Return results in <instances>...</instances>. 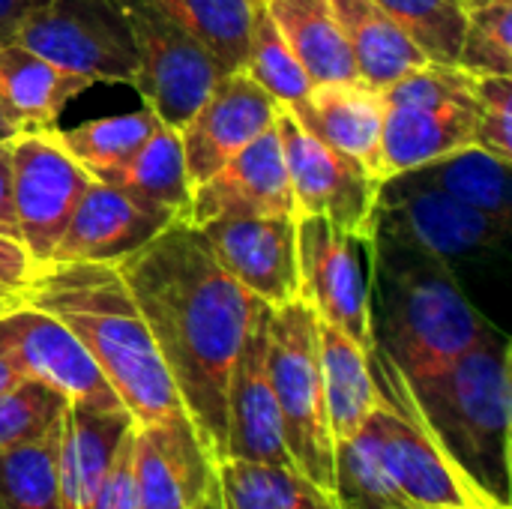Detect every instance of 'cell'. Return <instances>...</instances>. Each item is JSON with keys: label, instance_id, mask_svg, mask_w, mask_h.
Masks as SVG:
<instances>
[{"label": "cell", "instance_id": "277c9868", "mask_svg": "<svg viewBox=\"0 0 512 509\" xmlns=\"http://www.w3.org/2000/svg\"><path fill=\"white\" fill-rule=\"evenodd\" d=\"M408 390L432 435L483 486H489V474L504 480L510 465L512 417L507 342L492 333L441 375L414 387L408 384Z\"/></svg>", "mask_w": 512, "mask_h": 509}, {"label": "cell", "instance_id": "1f68e13d", "mask_svg": "<svg viewBox=\"0 0 512 509\" xmlns=\"http://www.w3.org/2000/svg\"><path fill=\"white\" fill-rule=\"evenodd\" d=\"M60 420L45 435L0 456V509H63Z\"/></svg>", "mask_w": 512, "mask_h": 509}, {"label": "cell", "instance_id": "83f0119b", "mask_svg": "<svg viewBox=\"0 0 512 509\" xmlns=\"http://www.w3.org/2000/svg\"><path fill=\"white\" fill-rule=\"evenodd\" d=\"M507 162L489 156L480 147H462L456 153L438 156L420 168L396 174L408 183L438 189L486 216L501 222L504 228L512 225V180Z\"/></svg>", "mask_w": 512, "mask_h": 509}, {"label": "cell", "instance_id": "52a82bcc", "mask_svg": "<svg viewBox=\"0 0 512 509\" xmlns=\"http://www.w3.org/2000/svg\"><path fill=\"white\" fill-rule=\"evenodd\" d=\"M378 93L384 108L381 156L387 180L474 147V72L456 63H426Z\"/></svg>", "mask_w": 512, "mask_h": 509}, {"label": "cell", "instance_id": "ab89813d", "mask_svg": "<svg viewBox=\"0 0 512 509\" xmlns=\"http://www.w3.org/2000/svg\"><path fill=\"white\" fill-rule=\"evenodd\" d=\"M0 234L9 237V240H18V222H15V210H12V162H9V144H0Z\"/></svg>", "mask_w": 512, "mask_h": 509}, {"label": "cell", "instance_id": "7c38bea8", "mask_svg": "<svg viewBox=\"0 0 512 509\" xmlns=\"http://www.w3.org/2000/svg\"><path fill=\"white\" fill-rule=\"evenodd\" d=\"M351 234L321 216H297V270L300 300L315 315L354 339L366 354L378 348L372 282H366L363 261Z\"/></svg>", "mask_w": 512, "mask_h": 509}, {"label": "cell", "instance_id": "5b68a950", "mask_svg": "<svg viewBox=\"0 0 512 509\" xmlns=\"http://www.w3.org/2000/svg\"><path fill=\"white\" fill-rule=\"evenodd\" d=\"M381 405L366 426L378 438L387 474L411 509H504L507 498L483 486L423 423L411 390L381 348L372 351Z\"/></svg>", "mask_w": 512, "mask_h": 509}, {"label": "cell", "instance_id": "c3c4849f", "mask_svg": "<svg viewBox=\"0 0 512 509\" xmlns=\"http://www.w3.org/2000/svg\"><path fill=\"white\" fill-rule=\"evenodd\" d=\"M504 509H510V507H504Z\"/></svg>", "mask_w": 512, "mask_h": 509}, {"label": "cell", "instance_id": "74e56055", "mask_svg": "<svg viewBox=\"0 0 512 509\" xmlns=\"http://www.w3.org/2000/svg\"><path fill=\"white\" fill-rule=\"evenodd\" d=\"M474 96H477L474 147L512 165V78L474 72Z\"/></svg>", "mask_w": 512, "mask_h": 509}, {"label": "cell", "instance_id": "8992f818", "mask_svg": "<svg viewBox=\"0 0 512 509\" xmlns=\"http://www.w3.org/2000/svg\"><path fill=\"white\" fill-rule=\"evenodd\" d=\"M267 372L294 468L333 492L336 441L327 417L318 315L300 297L273 306L270 312Z\"/></svg>", "mask_w": 512, "mask_h": 509}, {"label": "cell", "instance_id": "d590c367", "mask_svg": "<svg viewBox=\"0 0 512 509\" xmlns=\"http://www.w3.org/2000/svg\"><path fill=\"white\" fill-rule=\"evenodd\" d=\"M456 66L477 75H512V0L468 9Z\"/></svg>", "mask_w": 512, "mask_h": 509}, {"label": "cell", "instance_id": "9c48e42d", "mask_svg": "<svg viewBox=\"0 0 512 509\" xmlns=\"http://www.w3.org/2000/svg\"><path fill=\"white\" fill-rule=\"evenodd\" d=\"M276 132L291 180L294 216H321L369 246L378 231V195L384 183L351 156L315 138L282 105Z\"/></svg>", "mask_w": 512, "mask_h": 509}, {"label": "cell", "instance_id": "ee69618b", "mask_svg": "<svg viewBox=\"0 0 512 509\" xmlns=\"http://www.w3.org/2000/svg\"><path fill=\"white\" fill-rule=\"evenodd\" d=\"M462 6H465V12L468 9H477V6H492V3H504V0H459Z\"/></svg>", "mask_w": 512, "mask_h": 509}, {"label": "cell", "instance_id": "7bdbcfd3", "mask_svg": "<svg viewBox=\"0 0 512 509\" xmlns=\"http://www.w3.org/2000/svg\"><path fill=\"white\" fill-rule=\"evenodd\" d=\"M15 135H18V129H15V126H12V123L6 120V114L0 111V144H9V141H12Z\"/></svg>", "mask_w": 512, "mask_h": 509}, {"label": "cell", "instance_id": "44dd1931", "mask_svg": "<svg viewBox=\"0 0 512 509\" xmlns=\"http://www.w3.org/2000/svg\"><path fill=\"white\" fill-rule=\"evenodd\" d=\"M315 138L330 144L333 150L351 156L363 165L375 180H387L384 156H381V93L354 84H321L312 87V99L303 114H294Z\"/></svg>", "mask_w": 512, "mask_h": 509}, {"label": "cell", "instance_id": "603a6c76", "mask_svg": "<svg viewBox=\"0 0 512 509\" xmlns=\"http://www.w3.org/2000/svg\"><path fill=\"white\" fill-rule=\"evenodd\" d=\"M129 426H132L129 414H102L78 405L63 408L60 453H57L63 509L96 507L111 456Z\"/></svg>", "mask_w": 512, "mask_h": 509}, {"label": "cell", "instance_id": "4dcf8cb0", "mask_svg": "<svg viewBox=\"0 0 512 509\" xmlns=\"http://www.w3.org/2000/svg\"><path fill=\"white\" fill-rule=\"evenodd\" d=\"M156 126V114L141 105L138 111L87 120L75 129H54L51 135L93 180L111 183V177L138 153Z\"/></svg>", "mask_w": 512, "mask_h": 509}, {"label": "cell", "instance_id": "ffe728a7", "mask_svg": "<svg viewBox=\"0 0 512 509\" xmlns=\"http://www.w3.org/2000/svg\"><path fill=\"white\" fill-rule=\"evenodd\" d=\"M132 465L138 509H192L213 498V468L186 432L135 426Z\"/></svg>", "mask_w": 512, "mask_h": 509}, {"label": "cell", "instance_id": "d4e9b609", "mask_svg": "<svg viewBox=\"0 0 512 509\" xmlns=\"http://www.w3.org/2000/svg\"><path fill=\"white\" fill-rule=\"evenodd\" d=\"M318 339H321V372H324L330 432L333 441L342 444L366 426L369 414L381 405L384 393L372 366V354H366L354 339L324 324L321 318H318Z\"/></svg>", "mask_w": 512, "mask_h": 509}, {"label": "cell", "instance_id": "f546056e", "mask_svg": "<svg viewBox=\"0 0 512 509\" xmlns=\"http://www.w3.org/2000/svg\"><path fill=\"white\" fill-rule=\"evenodd\" d=\"M171 24L189 33L222 72L246 66L255 15L264 0H144Z\"/></svg>", "mask_w": 512, "mask_h": 509}, {"label": "cell", "instance_id": "484cf974", "mask_svg": "<svg viewBox=\"0 0 512 509\" xmlns=\"http://www.w3.org/2000/svg\"><path fill=\"white\" fill-rule=\"evenodd\" d=\"M264 9L300 60L312 87L360 81L330 0H264Z\"/></svg>", "mask_w": 512, "mask_h": 509}, {"label": "cell", "instance_id": "5bb4252c", "mask_svg": "<svg viewBox=\"0 0 512 509\" xmlns=\"http://www.w3.org/2000/svg\"><path fill=\"white\" fill-rule=\"evenodd\" d=\"M375 234L450 261L501 246L510 228L438 189L390 177L378 195Z\"/></svg>", "mask_w": 512, "mask_h": 509}, {"label": "cell", "instance_id": "2e32d148", "mask_svg": "<svg viewBox=\"0 0 512 509\" xmlns=\"http://www.w3.org/2000/svg\"><path fill=\"white\" fill-rule=\"evenodd\" d=\"M276 114L279 102L243 69L219 75L204 105L177 129L192 189L264 135L276 123Z\"/></svg>", "mask_w": 512, "mask_h": 509}, {"label": "cell", "instance_id": "f6af8a7d", "mask_svg": "<svg viewBox=\"0 0 512 509\" xmlns=\"http://www.w3.org/2000/svg\"><path fill=\"white\" fill-rule=\"evenodd\" d=\"M0 300H24V297L15 294V291H9V288H0Z\"/></svg>", "mask_w": 512, "mask_h": 509}, {"label": "cell", "instance_id": "9a60e30c", "mask_svg": "<svg viewBox=\"0 0 512 509\" xmlns=\"http://www.w3.org/2000/svg\"><path fill=\"white\" fill-rule=\"evenodd\" d=\"M270 312L264 300H258L243 345L237 351L231 378H228V399H225V459L258 462L273 468H294L282 414L276 405V393L267 372V330Z\"/></svg>", "mask_w": 512, "mask_h": 509}, {"label": "cell", "instance_id": "f1b7e54d", "mask_svg": "<svg viewBox=\"0 0 512 509\" xmlns=\"http://www.w3.org/2000/svg\"><path fill=\"white\" fill-rule=\"evenodd\" d=\"M111 186H120L126 195L156 213L189 219L192 183L186 174L180 132L159 123L153 135L138 147V153L111 177Z\"/></svg>", "mask_w": 512, "mask_h": 509}, {"label": "cell", "instance_id": "ac0fdd59", "mask_svg": "<svg viewBox=\"0 0 512 509\" xmlns=\"http://www.w3.org/2000/svg\"><path fill=\"white\" fill-rule=\"evenodd\" d=\"M243 216H294V195L276 123L192 189V225Z\"/></svg>", "mask_w": 512, "mask_h": 509}, {"label": "cell", "instance_id": "836d02e7", "mask_svg": "<svg viewBox=\"0 0 512 509\" xmlns=\"http://www.w3.org/2000/svg\"><path fill=\"white\" fill-rule=\"evenodd\" d=\"M243 72L258 87H264L285 111H291V114L306 111V105L312 99V81L303 72L294 51L288 48V42L282 39L273 18L267 15L264 3H261L258 15H255V27H252Z\"/></svg>", "mask_w": 512, "mask_h": 509}, {"label": "cell", "instance_id": "6da1fadb", "mask_svg": "<svg viewBox=\"0 0 512 509\" xmlns=\"http://www.w3.org/2000/svg\"><path fill=\"white\" fill-rule=\"evenodd\" d=\"M177 387L195 441L210 468L225 462L228 378L258 297L216 261L189 219L162 228L117 264Z\"/></svg>", "mask_w": 512, "mask_h": 509}, {"label": "cell", "instance_id": "7dc6e473", "mask_svg": "<svg viewBox=\"0 0 512 509\" xmlns=\"http://www.w3.org/2000/svg\"><path fill=\"white\" fill-rule=\"evenodd\" d=\"M213 507V498H207V501H201V504H195L192 509H210Z\"/></svg>", "mask_w": 512, "mask_h": 509}, {"label": "cell", "instance_id": "bcb514c9", "mask_svg": "<svg viewBox=\"0 0 512 509\" xmlns=\"http://www.w3.org/2000/svg\"><path fill=\"white\" fill-rule=\"evenodd\" d=\"M15 303H21V300H0V312H6V309H12Z\"/></svg>", "mask_w": 512, "mask_h": 509}, {"label": "cell", "instance_id": "e0dca14e", "mask_svg": "<svg viewBox=\"0 0 512 509\" xmlns=\"http://www.w3.org/2000/svg\"><path fill=\"white\" fill-rule=\"evenodd\" d=\"M225 273L267 306L300 297L297 216H243L198 225Z\"/></svg>", "mask_w": 512, "mask_h": 509}, {"label": "cell", "instance_id": "cb8c5ba5", "mask_svg": "<svg viewBox=\"0 0 512 509\" xmlns=\"http://www.w3.org/2000/svg\"><path fill=\"white\" fill-rule=\"evenodd\" d=\"M336 24L348 42L357 78L384 90L408 72L426 66V54L375 0H330Z\"/></svg>", "mask_w": 512, "mask_h": 509}, {"label": "cell", "instance_id": "3957f363", "mask_svg": "<svg viewBox=\"0 0 512 509\" xmlns=\"http://www.w3.org/2000/svg\"><path fill=\"white\" fill-rule=\"evenodd\" d=\"M384 303L378 348L414 387L453 366L495 330L465 297L444 258L375 234L369 243Z\"/></svg>", "mask_w": 512, "mask_h": 509}, {"label": "cell", "instance_id": "7402d4cb", "mask_svg": "<svg viewBox=\"0 0 512 509\" xmlns=\"http://www.w3.org/2000/svg\"><path fill=\"white\" fill-rule=\"evenodd\" d=\"M87 87L84 75L66 72L21 45L0 48V111L18 135L54 132L63 108Z\"/></svg>", "mask_w": 512, "mask_h": 509}, {"label": "cell", "instance_id": "d6986e66", "mask_svg": "<svg viewBox=\"0 0 512 509\" xmlns=\"http://www.w3.org/2000/svg\"><path fill=\"white\" fill-rule=\"evenodd\" d=\"M171 222L177 219L138 204L120 186L93 180L45 264H120Z\"/></svg>", "mask_w": 512, "mask_h": 509}, {"label": "cell", "instance_id": "b9f144b4", "mask_svg": "<svg viewBox=\"0 0 512 509\" xmlns=\"http://www.w3.org/2000/svg\"><path fill=\"white\" fill-rule=\"evenodd\" d=\"M18 381H24V378H21V375H18V372H15L9 363L0 357V393H3V390H9V387H15Z\"/></svg>", "mask_w": 512, "mask_h": 509}, {"label": "cell", "instance_id": "4316f807", "mask_svg": "<svg viewBox=\"0 0 512 509\" xmlns=\"http://www.w3.org/2000/svg\"><path fill=\"white\" fill-rule=\"evenodd\" d=\"M216 509H345L336 492L300 471L225 459L213 468Z\"/></svg>", "mask_w": 512, "mask_h": 509}, {"label": "cell", "instance_id": "f35d334b", "mask_svg": "<svg viewBox=\"0 0 512 509\" xmlns=\"http://www.w3.org/2000/svg\"><path fill=\"white\" fill-rule=\"evenodd\" d=\"M36 264L18 240L0 234V288H9L24 297V288L33 276Z\"/></svg>", "mask_w": 512, "mask_h": 509}, {"label": "cell", "instance_id": "d6a6232c", "mask_svg": "<svg viewBox=\"0 0 512 509\" xmlns=\"http://www.w3.org/2000/svg\"><path fill=\"white\" fill-rule=\"evenodd\" d=\"M333 492L345 509H411L387 474L378 438L369 426L336 444Z\"/></svg>", "mask_w": 512, "mask_h": 509}, {"label": "cell", "instance_id": "8fae6325", "mask_svg": "<svg viewBox=\"0 0 512 509\" xmlns=\"http://www.w3.org/2000/svg\"><path fill=\"white\" fill-rule=\"evenodd\" d=\"M0 357L24 381L54 390L66 405L102 414H126L78 336L60 318L33 303L21 300L0 312Z\"/></svg>", "mask_w": 512, "mask_h": 509}, {"label": "cell", "instance_id": "ba28073f", "mask_svg": "<svg viewBox=\"0 0 512 509\" xmlns=\"http://www.w3.org/2000/svg\"><path fill=\"white\" fill-rule=\"evenodd\" d=\"M21 45L90 84H129L135 42L123 0H48L15 30Z\"/></svg>", "mask_w": 512, "mask_h": 509}, {"label": "cell", "instance_id": "4fadbf2b", "mask_svg": "<svg viewBox=\"0 0 512 509\" xmlns=\"http://www.w3.org/2000/svg\"><path fill=\"white\" fill-rule=\"evenodd\" d=\"M9 162L18 240L33 264H45L93 177L51 132L15 135L9 141Z\"/></svg>", "mask_w": 512, "mask_h": 509}, {"label": "cell", "instance_id": "7a4b0ae2", "mask_svg": "<svg viewBox=\"0 0 512 509\" xmlns=\"http://www.w3.org/2000/svg\"><path fill=\"white\" fill-rule=\"evenodd\" d=\"M24 303L51 312L78 336L138 429H174L195 438L117 264H36Z\"/></svg>", "mask_w": 512, "mask_h": 509}, {"label": "cell", "instance_id": "30bf717a", "mask_svg": "<svg viewBox=\"0 0 512 509\" xmlns=\"http://www.w3.org/2000/svg\"><path fill=\"white\" fill-rule=\"evenodd\" d=\"M123 9L135 42V75L129 84L162 126L183 129L225 72L189 33L144 0H123Z\"/></svg>", "mask_w": 512, "mask_h": 509}, {"label": "cell", "instance_id": "e575fe53", "mask_svg": "<svg viewBox=\"0 0 512 509\" xmlns=\"http://www.w3.org/2000/svg\"><path fill=\"white\" fill-rule=\"evenodd\" d=\"M426 54L429 63H456L465 33L459 0H375Z\"/></svg>", "mask_w": 512, "mask_h": 509}, {"label": "cell", "instance_id": "60d3db41", "mask_svg": "<svg viewBox=\"0 0 512 509\" xmlns=\"http://www.w3.org/2000/svg\"><path fill=\"white\" fill-rule=\"evenodd\" d=\"M48 0H0V48L12 45L15 30L21 27V21L36 12L39 6H45Z\"/></svg>", "mask_w": 512, "mask_h": 509}, {"label": "cell", "instance_id": "8d00e7d4", "mask_svg": "<svg viewBox=\"0 0 512 509\" xmlns=\"http://www.w3.org/2000/svg\"><path fill=\"white\" fill-rule=\"evenodd\" d=\"M66 402L36 384V381H18L15 387L0 393V456L45 435L60 417Z\"/></svg>", "mask_w": 512, "mask_h": 509}]
</instances>
